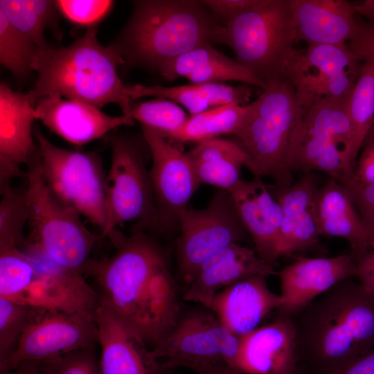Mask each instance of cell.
<instances>
[{
    "mask_svg": "<svg viewBox=\"0 0 374 374\" xmlns=\"http://www.w3.org/2000/svg\"><path fill=\"white\" fill-rule=\"evenodd\" d=\"M106 238L113 252L91 259L84 275L93 279L99 303L152 349L180 316L177 289L166 256L143 232L126 236L116 229Z\"/></svg>",
    "mask_w": 374,
    "mask_h": 374,
    "instance_id": "obj_1",
    "label": "cell"
},
{
    "mask_svg": "<svg viewBox=\"0 0 374 374\" xmlns=\"http://www.w3.org/2000/svg\"><path fill=\"white\" fill-rule=\"evenodd\" d=\"M295 316L299 362L304 358L318 374L338 369L374 347V296L351 278Z\"/></svg>",
    "mask_w": 374,
    "mask_h": 374,
    "instance_id": "obj_2",
    "label": "cell"
},
{
    "mask_svg": "<svg viewBox=\"0 0 374 374\" xmlns=\"http://www.w3.org/2000/svg\"><path fill=\"white\" fill-rule=\"evenodd\" d=\"M126 25L112 45L123 64L157 71L204 44L220 43L223 25L202 1H134Z\"/></svg>",
    "mask_w": 374,
    "mask_h": 374,
    "instance_id": "obj_3",
    "label": "cell"
},
{
    "mask_svg": "<svg viewBox=\"0 0 374 374\" xmlns=\"http://www.w3.org/2000/svg\"><path fill=\"white\" fill-rule=\"evenodd\" d=\"M97 33L98 27L93 26L66 47L48 46L36 50L31 68L37 80L29 91L36 103L56 93L98 109L114 103L123 114L129 115L132 99L126 94L117 73L122 58L112 44L99 43Z\"/></svg>",
    "mask_w": 374,
    "mask_h": 374,
    "instance_id": "obj_4",
    "label": "cell"
},
{
    "mask_svg": "<svg viewBox=\"0 0 374 374\" xmlns=\"http://www.w3.org/2000/svg\"><path fill=\"white\" fill-rule=\"evenodd\" d=\"M249 103L235 135L248 153L255 177L272 178L278 188L293 179L292 160L305 110L289 80L270 83Z\"/></svg>",
    "mask_w": 374,
    "mask_h": 374,
    "instance_id": "obj_5",
    "label": "cell"
},
{
    "mask_svg": "<svg viewBox=\"0 0 374 374\" xmlns=\"http://www.w3.org/2000/svg\"><path fill=\"white\" fill-rule=\"evenodd\" d=\"M296 42L289 0H260L223 26L220 43L267 87L288 80Z\"/></svg>",
    "mask_w": 374,
    "mask_h": 374,
    "instance_id": "obj_6",
    "label": "cell"
},
{
    "mask_svg": "<svg viewBox=\"0 0 374 374\" xmlns=\"http://www.w3.org/2000/svg\"><path fill=\"white\" fill-rule=\"evenodd\" d=\"M26 177L28 240L58 265L84 275L101 235L90 231L77 211L55 198L34 162L28 166Z\"/></svg>",
    "mask_w": 374,
    "mask_h": 374,
    "instance_id": "obj_7",
    "label": "cell"
},
{
    "mask_svg": "<svg viewBox=\"0 0 374 374\" xmlns=\"http://www.w3.org/2000/svg\"><path fill=\"white\" fill-rule=\"evenodd\" d=\"M38 154L34 161L51 193L86 217L100 233L106 224L105 179L97 153L64 149L37 127Z\"/></svg>",
    "mask_w": 374,
    "mask_h": 374,
    "instance_id": "obj_8",
    "label": "cell"
},
{
    "mask_svg": "<svg viewBox=\"0 0 374 374\" xmlns=\"http://www.w3.org/2000/svg\"><path fill=\"white\" fill-rule=\"evenodd\" d=\"M350 94L323 99L304 107V120L292 160V172L320 171L344 186L349 184L354 172L350 157Z\"/></svg>",
    "mask_w": 374,
    "mask_h": 374,
    "instance_id": "obj_9",
    "label": "cell"
},
{
    "mask_svg": "<svg viewBox=\"0 0 374 374\" xmlns=\"http://www.w3.org/2000/svg\"><path fill=\"white\" fill-rule=\"evenodd\" d=\"M239 344L240 337L206 309L180 315L164 339L151 350L170 371L186 367L197 373L220 365L233 368Z\"/></svg>",
    "mask_w": 374,
    "mask_h": 374,
    "instance_id": "obj_10",
    "label": "cell"
},
{
    "mask_svg": "<svg viewBox=\"0 0 374 374\" xmlns=\"http://www.w3.org/2000/svg\"><path fill=\"white\" fill-rule=\"evenodd\" d=\"M98 345L96 311L33 308L29 322L4 371L26 362H39Z\"/></svg>",
    "mask_w": 374,
    "mask_h": 374,
    "instance_id": "obj_11",
    "label": "cell"
},
{
    "mask_svg": "<svg viewBox=\"0 0 374 374\" xmlns=\"http://www.w3.org/2000/svg\"><path fill=\"white\" fill-rule=\"evenodd\" d=\"M177 219L181 228L178 262L186 283L202 263L226 247L238 243L247 231L226 190L219 191L206 208H186Z\"/></svg>",
    "mask_w": 374,
    "mask_h": 374,
    "instance_id": "obj_12",
    "label": "cell"
},
{
    "mask_svg": "<svg viewBox=\"0 0 374 374\" xmlns=\"http://www.w3.org/2000/svg\"><path fill=\"white\" fill-rule=\"evenodd\" d=\"M112 161L105 179V238L125 222L149 217L153 211V190L142 152L124 136L110 141Z\"/></svg>",
    "mask_w": 374,
    "mask_h": 374,
    "instance_id": "obj_13",
    "label": "cell"
},
{
    "mask_svg": "<svg viewBox=\"0 0 374 374\" xmlns=\"http://www.w3.org/2000/svg\"><path fill=\"white\" fill-rule=\"evenodd\" d=\"M363 60L348 44H309L296 50L287 78L303 107L349 96Z\"/></svg>",
    "mask_w": 374,
    "mask_h": 374,
    "instance_id": "obj_14",
    "label": "cell"
},
{
    "mask_svg": "<svg viewBox=\"0 0 374 374\" xmlns=\"http://www.w3.org/2000/svg\"><path fill=\"white\" fill-rule=\"evenodd\" d=\"M20 249L31 261L35 274L18 303L67 312L96 310L98 295L82 274L58 265L28 240Z\"/></svg>",
    "mask_w": 374,
    "mask_h": 374,
    "instance_id": "obj_15",
    "label": "cell"
},
{
    "mask_svg": "<svg viewBox=\"0 0 374 374\" xmlns=\"http://www.w3.org/2000/svg\"><path fill=\"white\" fill-rule=\"evenodd\" d=\"M36 102L28 93L15 91L0 84V190L11 186L13 179L26 175L20 166L33 163L38 145L33 136Z\"/></svg>",
    "mask_w": 374,
    "mask_h": 374,
    "instance_id": "obj_16",
    "label": "cell"
},
{
    "mask_svg": "<svg viewBox=\"0 0 374 374\" xmlns=\"http://www.w3.org/2000/svg\"><path fill=\"white\" fill-rule=\"evenodd\" d=\"M356 265L352 253L297 258L278 274L282 299L279 314L294 317L337 283L355 277Z\"/></svg>",
    "mask_w": 374,
    "mask_h": 374,
    "instance_id": "obj_17",
    "label": "cell"
},
{
    "mask_svg": "<svg viewBox=\"0 0 374 374\" xmlns=\"http://www.w3.org/2000/svg\"><path fill=\"white\" fill-rule=\"evenodd\" d=\"M296 343L292 318L279 314L270 323L240 337L232 369L244 374H301Z\"/></svg>",
    "mask_w": 374,
    "mask_h": 374,
    "instance_id": "obj_18",
    "label": "cell"
},
{
    "mask_svg": "<svg viewBox=\"0 0 374 374\" xmlns=\"http://www.w3.org/2000/svg\"><path fill=\"white\" fill-rule=\"evenodd\" d=\"M141 127L152 159L149 173L154 196L165 212L177 218L200 184L186 153L158 132Z\"/></svg>",
    "mask_w": 374,
    "mask_h": 374,
    "instance_id": "obj_19",
    "label": "cell"
},
{
    "mask_svg": "<svg viewBox=\"0 0 374 374\" xmlns=\"http://www.w3.org/2000/svg\"><path fill=\"white\" fill-rule=\"evenodd\" d=\"M35 116L51 132L75 145L88 143L121 125L134 123L130 115L112 116L90 104L64 100L56 93L37 101Z\"/></svg>",
    "mask_w": 374,
    "mask_h": 374,
    "instance_id": "obj_20",
    "label": "cell"
},
{
    "mask_svg": "<svg viewBox=\"0 0 374 374\" xmlns=\"http://www.w3.org/2000/svg\"><path fill=\"white\" fill-rule=\"evenodd\" d=\"M272 265L238 243L222 249L202 263L187 283L184 299L208 308L222 290L244 279L278 275Z\"/></svg>",
    "mask_w": 374,
    "mask_h": 374,
    "instance_id": "obj_21",
    "label": "cell"
},
{
    "mask_svg": "<svg viewBox=\"0 0 374 374\" xmlns=\"http://www.w3.org/2000/svg\"><path fill=\"white\" fill-rule=\"evenodd\" d=\"M100 374H174L107 308L96 310Z\"/></svg>",
    "mask_w": 374,
    "mask_h": 374,
    "instance_id": "obj_22",
    "label": "cell"
},
{
    "mask_svg": "<svg viewBox=\"0 0 374 374\" xmlns=\"http://www.w3.org/2000/svg\"><path fill=\"white\" fill-rule=\"evenodd\" d=\"M238 216L252 237L258 255L273 265L280 258L282 209L260 177L240 180L229 190Z\"/></svg>",
    "mask_w": 374,
    "mask_h": 374,
    "instance_id": "obj_23",
    "label": "cell"
},
{
    "mask_svg": "<svg viewBox=\"0 0 374 374\" xmlns=\"http://www.w3.org/2000/svg\"><path fill=\"white\" fill-rule=\"evenodd\" d=\"M296 42L309 44H348L360 24L353 4L345 0H289Z\"/></svg>",
    "mask_w": 374,
    "mask_h": 374,
    "instance_id": "obj_24",
    "label": "cell"
},
{
    "mask_svg": "<svg viewBox=\"0 0 374 374\" xmlns=\"http://www.w3.org/2000/svg\"><path fill=\"white\" fill-rule=\"evenodd\" d=\"M281 303L280 294L269 288L265 277L256 276L217 292L207 309L233 334L241 337L258 328Z\"/></svg>",
    "mask_w": 374,
    "mask_h": 374,
    "instance_id": "obj_25",
    "label": "cell"
},
{
    "mask_svg": "<svg viewBox=\"0 0 374 374\" xmlns=\"http://www.w3.org/2000/svg\"><path fill=\"white\" fill-rule=\"evenodd\" d=\"M318 180L306 173L290 186L278 188L275 197L282 209L279 254L290 256L315 245L321 235L314 209Z\"/></svg>",
    "mask_w": 374,
    "mask_h": 374,
    "instance_id": "obj_26",
    "label": "cell"
},
{
    "mask_svg": "<svg viewBox=\"0 0 374 374\" xmlns=\"http://www.w3.org/2000/svg\"><path fill=\"white\" fill-rule=\"evenodd\" d=\"M320 235L346 240L357 259L371 249V242L348 188L330 178L319 187L314 204Z\"/></svg>",
    "mask_w": 374,
    "mask_h": 374,
    "instance_id": "obj_27",
    "label": "cell"
},
{
    "mask_svg": "<svg viewBox=\"0 0 374 374\" xmlns=\"http://www.w3.org/2000/svg\"><path fill=\"white\" fill-rule=\"evenodd\" d=\"M158 72L169 82L185 78L192 84L238 81L263 89L267 87L235 59L217 51L209 43L198 46L171 60L161 66Z\"/></svg>",
    "mask_w": 374,
    "mask_h": 374,
    "instance_id": "obj_28",
    "label": "cell"
},
{
    "mask_svg": "<svg viewBox=\"0 0 374 374\" xmlns=\"http://www.w3.org/2000/svg\"><path fill=\"white\" fill-rule=\"evenodd\" d=\"M125 93L132 100L145 96L169 99L183 105L193 116L216 107L246 105L252 95V89L249 86L232 87L223 83L175 87L134 84L125 86Z\"/></svg>",
    "mask_w": 374,
    "mask_h": 374,
    "instance_id": "obj_29",
    "label": "cell"
},
{
    "mask_svg": "<svg viewBox=\"0 0 374 374\" xmlns=\"http://www.w3.org/2000/svg\"><path fill=\"white\" fill-rule=\"evenodd\" d=\"M199 184L229 190L240 180L244 166L249 169L251 160L240 143L215 138L197 143L186 152Z\"/></svg>",
    "mask_w": 374,
    "mask_h": 374,
    "instance_id": "obj_30",
    "label": "cell"
},
{
    "mask_svg": "<svg viewBox=\"0 0 374 374\" xmlns=\"http://www.w3.org/2000/svg\"><path fill=\"white\" fill-rule=\"evenodd\" d=\"M248 111L249 104L211 108L191 116L179 129L163 136L179 143H199L223 134H235L242 125Z\"/></svg>",
    "mask_w": 374,
    "mask_h": 374,
    "instance_id": "obj_31",
    "label": "cell"
},
{
    "mask_svg": "<svg viewBox=\"0 0 374 374\" xmlns=\"http://www.w3.org/2000/svg\"><path fill=\"white\" fill-rule=\"evenodd\" d=\"M352 126L350 162L355 168L359 152L374 123V58L364 57L348 102Z\"/></svg>",
    "mask_w": 374,
    "mask_h": 374,
    "instance_id": "obj_32",
    "label": "cell"
},
{
    "mask_svg": "<svg viewBox=\"0 0 374 374\" xmlns=\"http://www.w3.org/2000/svg\"><path fill=\"white\" fill-rule=\"evenodd\" d=\"M56 10L55 1H0V11L37 48L50 46L44 38V31L47 27L55 26Z\"/></svg>",
    "mask_w": 374,
    "mask_h": 374,
    "instance_id": "obj_33",
    "label": "cell"
},
{
    "mask_svg": "<svg viewBox=\"0 0 374 374\" xmlns=\"http://www.w3.org/2000/svg\"><path fill=\"white\" fill-rule=\"evenodd\" d=\"M38 48L0 11V62L18 80L26 79Z\"/></svg>",
    "mask_w": 374,
    "mask_h": 374,
    "instance_id": "obj_34",
    "label": "cell"
},
{
    "mask_svg": "<svg viewBox=\"0 0 374 374\" xmlns=\"http://www.w3.org/2000/svg\"><path fill=\"white\" fill-rule=\"evenodd\" d=\"M0 251L20 247L26 241L23 231L28 212L24 192L11 186L1 191Z\"/></svg>",
    "mask_w": 374,
    "mask_h": 374,
    "instance_id": "obj_35",
    "label": "cell"
},
{
    "mask_svg": "<svg viewBox=\"0 0 374 374\" xmlns=\"http://www.w3.org/2000/svg\"><path fill=\"white\" fill-rule=\"evenodd\" d=\"M35 274L31 261L19 247L0 251V297L17 302Z\"/></svg>",
    "mask_w": 374,
    "mask_h": 374,
    "instance_id": "obj_36",
    "label": "cell"
},
{
    "mask_svg": "<svg viewBox=\"0 0 374 374\" xmlns=\"http://www.w3.org/2000/svg\"><path fill=\"white\" fill-rule=\"evenodd\" d=\"M129 115L141 126L165 136L179 129L189 118L176 103L163 98L132 105Z\"/></svg>",
    "mask_w": 374,
    "mask_h": 374,
    "instance_id": "obj_37",
    "label": "cell"
},
{
    "mask_svg": "<svg viewBox=\"0 0 374 374\" xmlns=\"http://www.w3.org/2000/svg\"><path fill=\"white\" fill-rule=\"evenodd\" d=\"M32 311L29 305L0 297V368L15 351Z\"/></svg>",
    "mask_w": 374,
    "mask_h": 374,
    "instance_id": "obj_38",
    "label": "cell"
},
{
    "mask_svg": "<svg viewBox=\"0 0 374 374\" xmlns=\"http://www.w3.org/2000/svg\"><path fill=\"white\" fill-rule=\"evenodd\" d=\"M96 347L37 362L39 374H100Z\"/></svg>",
    "mask_w": 374,
    "mask_h": 374,
    "instance_id": "obj_39",
    "label": "cell"
},
{
    "mask_svg": "<svg viewBox=\"0 0 374 374\" xmlns=\"http://www.w3.org/2000/svg\"><path fill=\"white\" fill-rule=\"evenodd\" d=\"M55 5L62 15L72 24L87 28L97 26L111 11L113 1L59 0Z\"/></svg>",
    "mask_w": 374,
    "mask_h": 374,
    "instance_id": "obj_40",
    "label": "cell"
},
{
    "mask_svg": "<svg viewBox=\"0 0 374 374\" xmlns=\"http://www.w3.org/2000/svg\"><path fill=\"white\" fill-rule=\"evenodd\" d=\"M346 187L370 237L371 248H374V184H349Z\"/></svg>",
    "mask_w": 374,
    "mask_h": 374,
    "instance_id": "obj_41",
    "label": "cell"
},
{
    "mask_svg": "<svg viewBox=\"0 0 374 374\" xmlns=\"http://www.w3.org/2000/svg\"><path fill=\"white\" fill-rule=\"evenodd\" d=\"M215 19L222 25L256 6L260 0H203Z\"/></svg>",
    "mask_w": 374,
    "mask_h": 374,
    "instance_id": "obj_42",
    "label": "cell"
},
{
    "mask_svg": "<svg viewBox=\"0 0 374 374\" xmlns=\"http://www.w3.org/2000/svg\"><path fill=\"white\" fill-rule=\"evenodd\" d=\"M349 184H374V141L365 143ZM347 185V186H348Z\"/></svg>",
    "mask_w": 374,
    "mask_h": 374,
    "instance_id": "obj_43",
    "label": "cell"
},
{
    "mask_svg": "<svg viewBox=\"0 0 374 374\" xmlns=\"http://www.w3.org/2000/svg\"><path fill=\"white\" fill-rule=\"evenodd\" d=\"M348 45L362 60L368 57L374 58V28L360 24L357 35Z\"/></svg>",
    "mask_w": 374,
    "mask_h": 374,
    "instance_id": "obj_44",
    "label": "cell"
},
{
    "mask_svg": "<svg viewBox=\"0 0 374 374\" xmlns=\"http://www.w3.org/2000/svg\"><path fill=\"white\" fill-rule=\"evenodd\" d=\"M356 274L359 282L374 296V248L357 259Z\"/></svg>",
    "mask_w": 374,
    "mask_h": 374,
    "instance_id": "obj_45",
    "label": "cell"
},
{
    "mask_svg": "<svg viewBox=\"0 0 374 374\" xmlns=\"http://www.w3.org/2000/svg\"><path fill=\"white\" fill-rule=\"evenodd\" d=\"M325 374H374V347L344 366Z\"/></svg>",
    "mask_w": 374,
    "mask_h": 374,
    "instance_id": "obj_46",
    "label": "cell"
},
{
    "mask_svg": "<svg viewBox=\"0 0 374 374\" xmlns=\"http://www.w3.org/2000/svg\"><path fill=\"white\" fill-rule=\"evenodd\" d=\"M356 14L368 19L369 25L374 28V0H364L359 3L353 4Z\"/></svg>",
    "mask_w": 374,
    "mask_h": 374,
    "instance_id": "obj_47",
    "label": "cell"
},
{
    "mask_svg": "<svg viewBox=\"0 0 374 374\" xmlns=\"http://www.w3.org/2000/svg\"><path fill=\"white\" fill-rule=\"evenodd\" d=\"M1 374H39L37 362H26L15 368L0 372Z\"/></svg>",
    "mask_w": 374,
    "mask_h": 374,
    "instance_id": "obj_48",
    "label": "cell"
},
{
    "mask_svg": "<svg viewBox=\"0 0 374 374\" xmlns=\"http://www.w3.org/2000/svg\"><path fill=\"white\" fill-rule=\"evenodd\" d=\"M199 374H244L236 371L227 366L220 365L200 370Z\"/></svg>",
    "mask_w": 374,
    "mask_h": 374,
    "instance_id": "obj_49",
    "label": "cell"
},
{
    "mask_svg": "<svg viewBox=\"0 0 374 374\" xmlns=\"http://www.w3.org/2000/svg\"><path fill=\"white\" fill-rule=\"evenodd\" d=\"M374 141V123H373L364 141V145L370 141Z\"/></svg>",
    "mask_w": 374,
    "mask_h": 374,
    "instance_id": "obj_50",
    "label": "cell"
}]
</instances>
